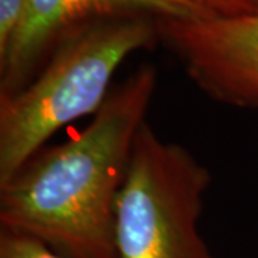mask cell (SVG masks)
Here are the masks:
<instances>
[{
    "label": "cell",
    "instance_id": "cell-5",
    "mask_svg": "<svg viewBox=\"0 0 258 258\" xmlns=\"http://www.w3.org/2000/svg\"><path fill=\"white\" fill-rule=\"evenodd\" d=\"M126 15L159 19L214 18L189 0H26L15 36L0 55V96L20 91L56 39L81 23Z\"/></svg>",
    "mask_w": 258,
    "mask_h": 258
},
{
    "label": "cell",
    "instance_id": "cell-3",
    "mask_svg": "<svg viewBox=\"0 0 258 258\" xmlns=\"http://www.w3.org/2000/svg\"><path fill=\"white\" fill-rule=\"evenodd\" d=\"M210 185L207 166L145 122L118 195V258H217L198 230Z\"/></svg>",
    "mask_w": 258,
    "mask_h": 258
},
{
    "label": "cell",
    "instance_id": "cell-1",
    "mask_svg": "<svg viewBox=\"0 0 258 258\" xmlns=\"http://www.w3.org/2000/svg\"><path fill=\"white\" fill-rule=\"evenodd\" d=\"M155 88V68L141 66L86 128L37 152L0 185L2 231L32 237L68 258H118V195Z\"/></svg>",
    "mask_w": 258,
    "mask_h": 258
},
{
    "label": "cell",
    "instance_id": "cell-8",
    "mask_svg": "<svg viewBox=\"0 0 258 258\" xmlns=\"http://www.w3.org/2000/svg\"><path fill=\"white\" fill-rule=\"evenodd\" d=\"M210 16L231 18L258 12V0H189Z\"/></svg>",
    "mask_w": 258,
    "mask_h": 258
},
{
    "label": "cell",
    "instance_id": "cell-7",
    "mask_svg": "<svg viewBox=\"0 0 258 258\" xmlns=\"http://www.w3.org/2000/svg\"><path fill=\"white\" fill-rule=\"evenodd\" d=\"M26 0H0V55L15 36L25 13Z\"/></svg>",
    "mask_w": 258,
    "mask_h": 258
},
{
    "label": "cell",
    "instance_id": "cell-2",
    "mask_svg": "<svg viewBox=\"0 0 258 258\" xmlns=\"http://www.w3.org/2000/svg\"><path fill=\"white\" fill-rule=\"evenodd\" d=\"M157 26L145 15L102 19L76 29L20 91L0 96V185L64 125L95 115L120 63L148 46Z\"/></svg>",
    "mask_w": 258,
    "mask_h": 258
},
{
    "label": "cell",
    "instance_id": "cell-4",
    "mask_svg": "<svg viewBox=\"0 0 258 258\" xmlns=\"http://www.w3.org/2000/svg\"><path fill=\"white\" fill-rule=\"evenodd\" d=\"M157 30L208 96L258 109V12L231 18H162Z\"/></svg>",
    "mask_w": 258,
    "mask_h": 258
},
{
    "label": "cell",
    "instance_id": "cell-6",
    "mask_svg": "<svg viewBox=\"0 0 258 258\" xmlns=\"http://www.w3.org/2000/svg\"><path fill=\"white\" fill-rule=\"evenodd\" d=\"M0 258H68L28 235L2 231Z\"/></svg>",
    "mask_w": 258,
    "mask_h": 258
}]
</instances>
